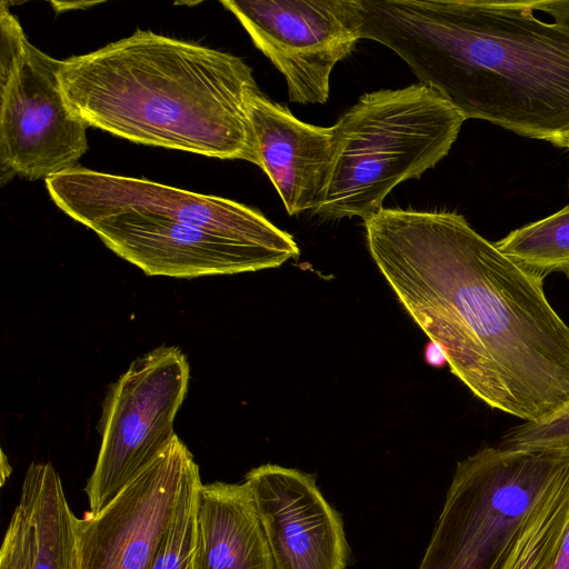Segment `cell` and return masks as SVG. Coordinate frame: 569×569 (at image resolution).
I'll use <instances>...</instances> for the list:
<instances>
[{
  "label": "cell",
  "mask_w": 569,
  "mask_h": 569,
  "mask_svg": "<svg viewBox=\"0 0 569 569\" xmlns=\"http://www.w3.org/2000/svg\"><path fill=\"white\" fill-rule=\"evenodd\" d=\"M365 227L399 301L478 399L523 422L569 406V326L545 278L457 212L382 208Z\"/></svg>",
  "instance_id": "obj_1"
},
{
  "label": "cell",
  "mask_w": 569,
  "mask_h": 569,
  "mask_svg": "<svg viewBox=\"0 0 569 569\" xmlns=\"http://www.w3.org/2000/svg\"><path fill=\"white\" fill-rule=\"evenodd\" d=\"M360 38L397 53L467 119L550 142L569 130V20L533 0H358Z\"/></svg>",
  "instance_id": "obj_2"
},
{
  "label": "cell",
  "mask_w": 569,
  "mask_h": 569,
  "mask_svg": "<svg viewBox=\"0 0 569 569\" xmlns=\"http://www.w3.org/2000/svg\"><path fill=\"white\" fill-rule=\"evenodd\" d=\"M70 109L136 143L258 166L247 112L259 89L241 58L149 30L62 60Z\"/></svg>",
  "instance_id": "obj_3"
},
{
  "label": "cell",
  "mask_w": 569,
  "mask_h": 569,
  "mask_svg": "<svg viewBox=\"0 0 569 569\" xmlns=\"http://www.w3.org/2000/svg\"><path fill=\"white\" fill-rule=\"evenodd\" d=\"M465 121L455 106L420 82L365 93L333 124L335 162L312 212L367 220L395 187L420 178L449 153Z\"/></svg>",
  "instance_id": "obj_4"
},
{
  "label": "cell",
  "mask_w": 569,
  "mask_h": 569,
  "mask_svg": "<svg viewBox=\"0 0 569 569\" xmlns=\"http://www.w3.org/2000/svg\"><path fill=\"white\" fill-rule=\"evenodd\" d=\"M569 457L486 447L457 463L418 569H492Z\"/></svg>",
  "instance_id": "obj_5"
},
{
  "label": "cell",
  "mask_w": 569,
  "mask_h": 569,
  "mask_svg": "<svg viewBox=\"0 0 569 569\" xmlns=\"http://www.w3.org/2000/svg\"><path fill=\"white\" fill-rule=\"evenodd\" d=\"M189 363L177 347H159L131 362L103 405L101 446L84 487L89 515L102 511L177 436Z\"/></svg>",
  "instance_id": "obj_6"
},
{
  "label": "cell",
  "mask_w": 569,
  "mask_h": 569,
  "mask_svg": "<svg viewBox=\"0 0 569 569\" xmlns=\"http://www.w3.org/2000/svg\"><path fill=\"white\" fill-rule=\"evenodd\" d=\"M62 60L28 39L0 68L1 183L14 176L49 179L78 167L89 127L69 107L60 82Z\"/></svg>",
  "instance_id": "obj_7"
},
{
  "label": "cell",
  "mask_w": 569,
  "mask_h": 569,
  "mask_svg": "<svg viewBox=\"0 0 569 569\" xmlns=\"http://www.w3.org/2000/svg\"><path fill=\"white\" fill-rule=\"evenodd\" d=\"M287 82L291 102L325 103L330 74L360 40L358 0H222Z\"/></svg>",
  "instance_id": "obj_8"
},
{
  "label": "cell",
  "mask_w": 569,
  "mask_h": 569,
  "mask_svg": "<svg viewBox=\"0 0 569 569\" xmlns=\"http://www.w3.org/2000/svg\"><path fill=\"white\" fill-rule=\"evenodd\" d=\"M63 212L149 276L233 274L276 268L292 259L288 253L173 218L80 208Z\"/></svg>",
  "instance_id": "obj_9"
},
{
  "label": "cell",
  "mask_w": 569,
  "mask_h": 569,
  "mask_svg": "<svg viewBox=\"0 0 569 569\" xmlns=\"http://www.w3.org/2000/svg\"><path fill=\"white\" fill-rule=\"evenodd\" d=\"M46 186L62 211L81 208L173 218L292 258L299 256L291 234L276 227L260 211L230 199L80 166L47 179Z\"/></svg>",
  "instance_id": "obj_10"
},
{
  "label": "cell",
  "mask_w": 569,
  "mask_h": 569,
  "mask_svg": "<svg viewBox=\"0 0 569 569\" xmlns=\"http://www.w3.org/2000/svg\"><path fill=\"white\" fill-rule=\"evenodd\" d=\"M197 468L176 436L102 511L76 517L79 569H149Z\"/></svg>",
  "instance_id": "obj_11"
},
{
  "label": "cell",
  "mask_w": 569,
  "mask_h": 569,
  "mask_svg": "<svg viewBox=\"0 0 569 569\" xmlns=\"http://www.w3.org/2000/svg\"><path fill=\"white\" fill-rule=\"evenodd\" d=\"M269 545L274 569H346L350 549L340 513L313 475L277 465L244 478Z\"/></svg>",
  "instance_id": "obj_12"
},
{
  "label": "cell",
  "mask_w": 569,
  "mask_h": 569,
  "mask_svg": "<svg viewBox=\"0 0 569 569\" xmlns=\"http://www.w3.org/2000/svg\"><path fill=\"white\" fill-rule=\"evenodd\" d=\"M258 167L269 177L289 216L313 211L320 203L335 162V127L296 118L260 89L247 99Z\"/></svg>",
  "instance_id": "obj_13"
},
{
  "label": "cell",
  "mask_w": 569,
  "mask_h": 569,
  "mask_svg": "<svg viewBox=\"0 0 569 569\" xmlns=\"http://www.w3.org/2000/svg\"><path fill=\"white\" fill-rule=\"evenodd\" d=\"M193 569H274L246 481L199 487Z\"/></svg>",
  "instance_id": "obj_14"
},
{
  "label": "cell",
  "mask_w": 569,
  "mask_h": 569,
  "mask_svg": "<svg viewBox=\"0 0 569 569\" xmlns=\"http://www.w3.org/2000/svg\"><path fill=\"white\" fill-rule=\"evenodd\" d=\"M19 502L33 527L31 569H79L76 516L51 463L32 462L28 467Z\"/></svg>",
  "instance_id": "obj_15"
},
{
  "label": "cell",
  "mask_w": 569,
  "mask_h": 569,
  "mask_svg": "<svg viewBox=\"0 0 569 569\" xmlns=\"http://www.w3.org/2000/svg\"><path fill=\"white\" fill-rule=\"evenodd\" d=\"M568 515L569 471L536 502L492 569H552Z\"/></svg>",
  "instance_id": "obj_16"
},
{
  "label": "cell",
  "mask_w": 569,
  "mask_h": 569,
  "mask_svg": "<svg viewBox=\"0 0 569 569\" xmlns=\"http://www.w3.org/2000/svg\"><path fill=\"white\" fill-rule=\"evenodd\" d=\"M495 244L535 274L545 278L560 272L569 277V204L511 231Z\"/></svg>",
  "instance_id": "obj_17"
},
{
  "label": "cell",
  "mask_w": 569,
  "mask_h": 569,
  "mask_svg": "<svg viewBox=\"0 0 569 569\" xmlns=\"http://www.w3.org/2000/svg\"><path fill=\"white\" fill-rule=\"evenodd\" d=\"M199 468L189 477L171 522L149 569H193L197 541Z\"/></svg>",
  "instance_id": "obj_18"
},
{
  "label": "cell",
  "mask_w": 569,
  "mask_h": 569,
  "mask_svg": "<svg viewBox=\"0 0 569 569\" xmlns=\"http://www.w3.org/2000/svg\"><path fill=\"white\" fill-rule=\"evenodd\" d=\"M499 446L569 457V406L541 421L512 427L502 436Z\"/></svg>",
  "instance_id": "obj_19"
},
{
  "label": "cell",
  "mask_w": 569,
  "mask_h": 569,
  "mask_svg": "<svg viewBox=\"0 0 569 569\" xmlns=\"http://www.w3.org/2000/svg\"><path fill=\"white\" fill-rule=\"evenodd\" d=\"M33 527L26 507L19 502L6 530L0 550V569H31Z\"/></svg>",
  "instance_id": "obj_20"
},
{
  "label": "cell",
  "mask_w": 569,
  "mask_h": 569,
  "mask_svg": "<svg viewBox=\"0 0 569 569\" xmlns=\"http://www.w3.org/2000/svg\"><path fill=\"white\" fill-rule=\"evenodd\" d=\"M552 569H569V515Z\"/></svg>",
  "instance_id": "obj_21"
},
{
  "label": "cell",
  "mask_w": 569,
  "mask_h": 569,
  "mask_svg": "<svg viewBox=\"0 0 569 569\" xmlns=\"http://www.w3.org/2000/svg\"><path fill=\"white\" fill-rule=\"evenodd\" d=\"M550 143H552L553 146L558 147V148H565V149H568L569 150V130H567L566 132L555 137Z\"/></svg>",
  "instance_id": "obj_22"
}]
</instances>
